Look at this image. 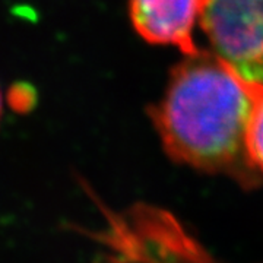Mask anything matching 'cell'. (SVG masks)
I'll use <instances>...</instances> for the list:
<instances>
[{
	"mask_svg": "<svg viewBox=\"0 0 263 263\" xmlns=\"http://www.w3.org/2000/svg\"><path fill=\"white\" fill-rule=\"evenodd\" d=\"M252 104L253 85L202 48L173 67L165 92L148 113L171 160L253 189L262 176L246 152Z\"/></svg>",
	"mask_w": 263,
	"mask_h": 263,
	"instance_id": "obj_1",
	"label": "cell"
},
{
	"mask_svg": "<svg viewBox=\"0 0 263 263\" xmlns=\"http://www.w3.org/2000/svg\"><path fill=\"white\" fill-rule=\"evenodd\" d=\"M211 51L235 75L263 86V0H199Z\"/></svg>",
	"mask_w": 263,
	"mask_h": 263,
	"instance_id": "obj_2",
	"label": "cell"
},
{
	"mask_svg": "<svg viewBox=\"0 0 263 263\" xmlns=\"http://www.w3.org/2000/svg\"><path fill=\"white\" fill-rule=\"evenodd\" d=\"M130 22L146 43L177 47L193 56L197 47L193 29L199 18V0H130Z\"/></svg>",
	"mask_w": 263,
	"mask_h": 263,
	"instance_id": "obj_3",
	"label": "cell"
},
{
	"mask_svg": "<svg viewBox=\"0 0 263 263\" xmlns=\"http://www.w3.org/2000/svg\"><path fill=\"white\" fill-rule=\"evenodd\" d=\"M247 158L263 177V86L253 85V104L246 127Z\"/></svg>",
	"mask_w": 263,
	"mask_h": 263,
	"instance_id": "obj_4",
	"label": "cell"
},
{
	"mask_svg": "<svg viewBox=\"0 0 263 263\" xmlns=\"http://www.w3.org/2000/svg\"><path fill=\"white\" fill-rule=\"evenodd\" d=\"M35 94L34 91L25 86V85H16L13 86V89L10 91L9 101L10 105L18 110V111H27L32 105H34Z\"/></svg>",
	"mask_w": 263,
	"mask_h": 263,
	"instance_id": "obj_5",
	"label": "cell"
},
{
	"mask_svg": "<svg viewBox=\"0 0 263 263\" xmlns=\"http://www.w3.org/2000/svg\"><path fill=\"white\" fill-rule=\"evenodd\" d=\"M2 101L3 100H2V94H0V116H2Z\"/></svg>",
	"mask_w": 263,
	"mask_h": 263,
	"instance_id": "obj_6",
	"label": "cell"
}]
</instances>
